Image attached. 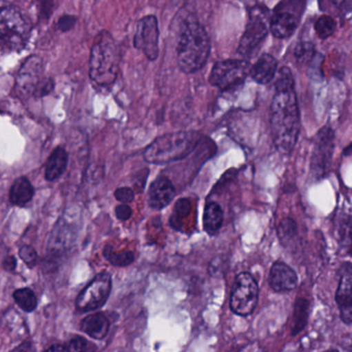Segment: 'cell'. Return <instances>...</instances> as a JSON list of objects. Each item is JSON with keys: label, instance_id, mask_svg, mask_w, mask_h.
I'll use <instances>...</instances> for the list:
<instances>
[{"label": "cell", "instance_id": "cell-1", "mask_svg": "<svg viewBox=\"0 0 352 352\" xmlns=\"http://www.w3.org/2000/svg\"><path fill=\"white\" fill-rule=\"evenodd\" d=\"M275 90L271 104V132L277 150L282 154L289 155L297 144L301 129L295 80L289 67L279 70Z\"/></svg>", "mask_w": 352, "mask_h": 352}, {"label": "cell", "instance_id": "cell-2", "mask_svg": "<svg viewBox=\"0 0 352 352\" xmlns=\"http://www.w3.org/2000/svg\"><path fill=\"white\" fill-rule=\"evenodd\" d=\"M211 53V41L205 27L194 14L180 23L177 41V61L184 74H194L206 65Z\"/></svg>", "mask_w": 352, "mask_h": 352}, {"label": "cell", "instance_id": "cell-3", "mask_svg": "<svg viewBox=\"0 0 352 352\" xmlns=\"http://www.w3.org/2000/svg\"><path fill=\"white\" fill-rule=\"evenodd\" d=\"M202 135L194 131H180L159 136L147 146L145 160L151 164H167L182 160L194 152Z\"/></svg>", "mask_w": 352, "mask_h": 352}, {"label": "cell", "instance_id": "cell-4", "mask_svg": "<svg viewBox=\"0 0 352 352\" xmlns=\"http://www.w3.org/2000/svg\"><path fill=\"white\" fill-rule=\"evenodd\" d=\"M120 50L107 31L99 33L91 49L90 78L101 87L115 82L119 72Z\"/></svg>", "mask_w": 352, "mask_h": 352}, {"label": "cell", "instance_id": "cell-5", "mask_svg": "<svg viewBox=\"0 0 352 352\" xmlns=\"http://www.w3.org/2000/svg\"><path fill=\"white\" fill-rule=\"evenodd\" d=\"M16 88L21 95L26 97L47 96L53 91V80L43 76L41 58L31 56L24 62L17 76Z\"/></svg>", "mask_w": 352, "mask_h": 352}, {"label": "cell", "instance_id": "cell-6", "mask_svg": "<svg viewBox=\"0 0 352 352\" xmlns=\"http://www.w3.org/2000/svg\"><path fill=\"white\" fill-rule=\"evenodd\" d=\"M30 26L16 8H0V47L8 51H19L26 45Z\"/></svg>", "mask_w": 352, "mask_h": 352}, {"label": "cell", "instance_id": "cell-7", "mask_svg": "<svg viewBox=\"0 0 352 352\" xmlns=\"http://www.w3.org/2000/svg\"><path fill=\"white\" fill-rule=\"evenodd\" d=\"M306 0H282L275 8L270 20V30L277 38L293 35L305 12Z\"/></svg>", "mask_w": 352, "mask_h": 352}, {"label": "cell", "instance_id": "cell-8", "mask_svg": "<svg viewBox=\"0 0 352 352\" xmlns=\"http://www.w3.org/2000/svg\"><path fill=\"white\" fill-rule=\"evenodd\" d=\"M249 72L250 64L245 60H223L215 64L209 82L221 91L235 90L244 84Z\"/></svg>", "mask_w": 352, "mask_h": 352}, {"label": "cell", "instance_id": "cell-9", "mask_svg": "<svg viewBox=\"0 0 352 352\" xmlns=\"http://www.w3.org/2000/svg\"><path fill=\"white\" fill-rule=\"evenodd\" d=\"M258 302V285L249 273H240L236 277L231 296V308L238 316H249Z\"/></svg>", "mask_w": 352, "mask_h": 352}, {"label": "cell", "instance_id": "cell-10", "mask_svg": "<svg viewBox=\"0 0 352 352\" xmlns=\"http://www.w3.org/2000/svg\"><path fill=\"white\" fill-rule=\"evenodd\" d=\"M111 289V275L107 272L99 273L76 298V309L83 312L99 309L109 299Z\"/></svg>", "mask_w": 352, "mask_h": 352}, {"label": "cell", "instance_id": "cell-11", "mask_svg": "<svg viewBox=\"0 0 352 352\" xmlns=\"http://www.w3.org/2000/svg\"><path fill=\"white\" fill-rule=\"evenodd\" d=\"M264 8H254L250 14V20L240 41L238 53L248 58L258 49L268 36L269 28Z\"/></svg>", "mask_w": 352, "mask_h": 352}, {"label": "cell", "instance_id": "cell-12", "mask_svg": "<svg viewBox=\"0 0 352 352\" xmlns=\"http://www.w3.org/2000/svg\"><path fill=\"white\" fill-rule=\"evenodd\" d=\"M335 148V134L330 127L322 128L315 138L311 156V173L315 177H324L330 169Z\"/></svg>", "mask_w": 352, "mask_h": 352}, {"label": "cell", "instance_id": "cell-13", "mask_svg": "<svg viewBox=\"0 0 352 352\" xmlns=\"http://www.w3.org/2000/svg\"><path fill=\"white\" fill-rule=\"evenodd\" d=\"M158 21L153 14L144 16L136 24L134 45L151 61H154L159 55Z\"/></svg>", "mask_w": 352, "mask_h": 352}, {"label": "cell", "instance_id": "cell-14", "mask_svg": "<svg viewBox=\"0 0 352 352\" xmlns=\"http://www.w3.org/2000/svg\"><path fill=\"white\" fill-rule=\"evenodd\" d=\"M336 302L340 309L343 322L351 324L352 320V273L351 266L347 263L343 266L340 283L336 293Z\"/></svg>", "mask_w": 352, "mask_h": 352}, {"label": "cell", "instance_id": "cell-15", "mask_svg": "<svg viewBox=\"0 0 352 352\" xmlns=\"http://www.w3.org/2000/svg\"><path fill=\"white\" fill-rule=\"evenodd\" d=\"M176 196V188L165 176H159L151 184L148 203L151 208L161 210L167 207Z\"/></svg>", "mask_w": 352, "mask_h": 352}, {"label": "cell", "instance_id": "cell-16", "mask_svg": "<svg viewBox=\"0 0 352 352\" xmlns=\"http://www.w3.org/2000/svg\"><path fill=\"white\" fill-rule=\"evenodd\" d=\"M269 283L277 293L293 291L297 287V273L284 263L276 262L271 268Z\"/></svg>", "mask_w": 352, "mask_h": 352}, {"label": "cell", "instance_id": "cell-17", "mask_svg": "<svg viewBox=\"0 0 352 352\" xmlns=\"http://www.w3.org/2000/svg\"><path fill=\"white\" fill-rule=\"evenodd\" d=\"M74 238V226H70L65 217H62L54 228L49 242V252L52 256H60L72 243Z\"/></svg>", "mask_w": 352, "mask_h": 352}, {"label": "cell", "instance_id": "cell-18", "mask_svg": "<svg viewBox=\"0 0 352 352\" xmlns=\"http://www.w3.org/2000/svg\"><path fill=\"white\" fill-rule=\"evenodd\" d=\"M278 63L270 54H264L256 63L250 68V76L254 82L260 85H267L272 82L276 76Z\"/></svg>", "mask_w": 352, "mask_h": 352}, {"label": "cell", "instance_id": "cell-19", "mask_svg": "<svg viewBox=\"0 0 352 352\" xmlns=\"http://www.w3.org/2000/svg\"><path fill=\"white\" fill-rule=\"evenodd\" d=\"M109 320L103 314H93L83 320L81 329L91 338L101 340L109 332Z\"/></svg>", "mask_w": 352, "mask_h": 352}, {"label": "cell", "instance_id": "cell-20", "mask_svg": "<svg viewBox=\"0 0 352 352\" xmlns=\"http://www.w3.org/2000/svg\"><path fill=\"white\" fill-rule=\"evenodd\" d=\"M68 153L63 148H57L52 153L45 164V177L49 182L57 179L63 175L68 167Z\"/></svg>", "mask_w": 352, "mask_h": 352}, {"label": "cell", "instance_id": "cell-21", "mask_svg": "<svg viewBox=\"0 0 352 352\" xmlns=\"http://www.w3.org/2000/svg\"><path fill=\"white\" fill-rule=\"evenodd\" d=\"M34 196V188L28 178L22 176L17 178L10 190V200L12 204L23 206L30 202Z\"/></svg>", "mask_w": 352, "mask_h": 352}, {"label": "cell", "instance_id": "cell-22", "mask_svg": "<svg viewBox=\"0 0 352 352\" xmlns=\"http://www.w3.org/2000/svg\"><path fill=\"white\" fill-rule=\"evenodd\" d=\"M204 229L209 235H215L220 230L223 223V210L216 202H210L206 205L204 211Z\"/></svg>", "mask_w": 352, "mask_h": 352}, {"label": "cell", "instance_id": "cell-23", "mask_svg": "<svg viewBox=\"0 0 352 352\" xmlns=\"http://www.w3.org/2000/svg\"><path fill=\"white\" fill-rule=\"evenodd\" d=\"M14 300L17 305L25 312H32L37 306V296L28 287L17 289L14 293Z\"/></svg>", "mask_w": 352, "mask_h": 352}, {"label": "cell", "instance_id": "cell-24", "mask_svg": "<svg viewBox=\"0 0 352 352\" xmlns=\"http://www.w3.org/2000/svg\"><path fill=\"white\" fill-rule=\"evenodd\" d=\"M103 256L114 266L126 267L134 263V254L130 250L126 252H116L111 245H107L103 250Z\"/></svg>", "mask_w": 352, "mask_h": 352}, {"label": "cell", "instance_id": "cell-25", "mask_svg": "<svg viewBox=\"0 0 352 352\" xmlns=\"http://www.w3.org/2000/svg\"><path fill=\"white\" fill-rule=\"evenodd\" d=\"M336 28L337 25L334 19L332 16H327V14L318 18L315 25H314L316 34H318L320 39H327L332 36L335 31H336Z\"/></svg>", "mask_w": 352, "mask_h": 352}, {"label": "cell", "instance_id": "cell-26", "mask_svg": "<svg viewBox=\"0 0 352 352\" xmlns=\"http://www.w3.org/2000/svg\"><path fill=\"white\" fill-rule=\"evenodd\" d=\"M277 233H278V237L281 241L289 242L297 234V223L291 217H285L279 223Z\"/></svg>", "mask_w": 352, "mask_h": 352}, {"label": "cell", "instance_id": "cell-27", "mask_svg": "<svg viewBox=\"0 0 352 352\" xmlns=\"http://www.w3.org/2000/svg\"><path fill=\"white\" fill-rule=\"evenodd\" d=\"M315 55V47L311 43H300L295 49V57L300 64L311 61Z\"/></svg>", "mask_w": 352, "mask_h": 352}, {"label": "cell", "instance_id": "cell-28", "mask_svg": "<svg viewBox=\"0 0 352 352\" xmlns=\"http://www.w3.org/2000/svg\"><path fill=\"white\" fill-rule=\"evenodd\" d=\"M190 210H191V202H190V200L184 198L178 201L175 205V211H174V215L172 217V225H174V223H175L178 219H183L184 217L189 214Z\"/></svg>", "mask_w": 352, "mask_h": 352}, {"label": "cell", "instance_id": "cell-29", "mask_svg": "<svg viewBox=\"0 0 352 352\" xmlns=\"http://www.w3.org/2000/svg\"><path fill=\"white\" fill-rule=\"evenodd\" d=\"M19 256L22 258L23 262H24L27 266L30 267V268L37 264V258H39L34 248L29 245L22 246L20 250H19Z\"/></svg>", "mask_w": 352, "mask_h": 352}, {"label": "cell", "instance_id": "cell-30", "mask_svg": "<svg viewBox=\"0 0 352 352\" xmlns=\"http://www.w3.org/2000/svg\"><path fill=\"white\" fill-rule=\"evenodd\" d=\"M308 307H309V304L306 300H301V301L298 302L297 307H296V314H299L300 312V318H296L295 322V333L299 332L300 330H302V328L304 327L303 320L306 322L305 318H303L304 314H307Z\"/></svg>", "mask_w": 352, "mask_h": 352}, {"label": "cell", "instance_id": "cell-31", "mask_svg": "<svg viewBox=\"0 0 352 352\" xmlns=\"http://www.w3.org/2000/svg\"><path fill=\"white\" fill-rule=\"evenodd\" d=\"M134 197L136 195H134V190L127 186H123V188H119L115 190V198L123 204L132 202L134 200Z\"/></svg>", "mask_w": 352, "mask_h": 352}, {"label": "cell", "instance_id": "cell-32", "mask_svg": "<svg viewBox=\"0 0 352 352\" xmlns=\"http://www.w3.org/2000/svg\"><path fill=\"white\" fill-rule=\"evenodd\" d=\"M68 352H86L87 341L82 337H74L65 344Z\"/></svg>", "mask_w": 352, "mask_h": 352}, {"label": "cell", "instance_id": "cell-33", "mask_svg": "<svg viewBox=\"0 0 352 352\" xmlns=\"http://www.w3.org/2000/svg\"><path fill=\"white\" fill-rule=\"evenodd\" d=\"M116 217L120 221H127L132 217V209L127 204H121L116 207Z\"/></svg>", "mask_w": 352, "mask_h": 352}, {"label": "cell", "instance_id": "cell-34", "mask_svg": "<svg viewBox=\"0 0 352 352\" xmlns=\"http://www.w3.org/2000/svg\"><path fill=\"white\" fill-rule=\"evenodd\" d=\"M74 24H76V18L70 16V14H65V16H62L59 22H58V26H59L62 31L70 30V29L74 26Z\"/></svg>", "mask_w": 352, "mask_h": 352}, {"label": "cell", "instance_id": "cell-35", "mask_svg": "<svg viewBox=\"0 0 352 352\" xmlns=\"http://www.w3.org/2000/svg\"><path fill=\"white\" fill-rule=\"evenodd\" d=\"M17 267V261L14 256H8V258L4 260L3 262V268L8 271H14Z\"/></svg>", "mask_w": 352, "mask_h": 352}, {"label": "cell", "instance_id": "cell-36", "mask_svg": "<svg viewBox=\"0 0 352 352\" xmlns=\"http://www.w3.org/2000/svg\"><path fill=\"white\" fill-rule=\"evenodd\" d=\"M12 352H35L32 345L30 343H23L20 346L17 347Z\"/></svg>", "mask_w": 352, "mask_h": 352}, {"label": "cell", "instance_id": "cell-37", "mask_svg": "<svg viewBox=\"0 0 352 352\" xmlns=\"http://www.w3.org/2000/svg\"><path fill=\"white\" fill-rule=\"evenodd\" d=\"M337 8H345V6H351V0H330Z\"/></svg>", "mask_w": 352, "mask_h": 352}, {"label": "cell", "instance_id": "cell-38", "mask_svg": "<svg viewBox=\"0 0 352 352\" xmlns=\"http://www.w3.org/2000/svg\"><path fill=\"white\" fill-rule=\"evenodd\" d=\"M45 352H68L65 345H54Z\"/></svg>", "mask_w": 352, "mask_h": 352}, {"label": "cell", "instance_id": "cell-39", "mask_svg": "<svg viewBox=\"0 0 352 352\" xmlns=\"http://www.w3.org/2000/svg\"><path fill=\"white\" fill-rule=\"evenodd\" d=\"M324 352H338V351H335V349H331V351H324Z\"/></svg>", "mask_w": 352, "mask_h": 352}]
</instances>
